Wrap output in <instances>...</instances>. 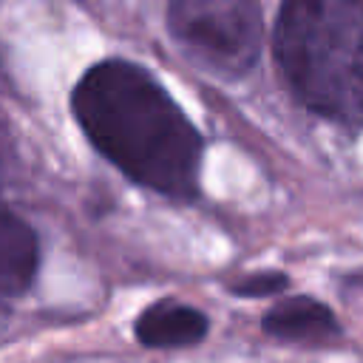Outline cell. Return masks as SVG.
Instances as JSON below:
<instances>
[{"mask_svg":"<svg viewBox=\"0 0 363 363\" xmlns=\"http://www.w3.org/2000/svg\"><path fill=\"white\" fill-rule=\"evenodd\" d=\"M40 269V238L34 227L14 210L0 204V295H26Z\"/></svg>","mask_w":363,"mask_h":363,"instance_id":"6","label":"cell"},{"mask_svg":"<svg viewBox=\"0 0 363 363\" xmlns=\"http://www.w3.org/2000/svg\"><path fill=\"white\" fill-rule=\"evenodd\" d=\"M272 54L306 111L363 125V0H281Z\"/></svg>","mask_w":363,"mask_h":363,"instance_id":"2","label":"cell"},{"mask_svg":"<svg viewBox=\"0 0 363 363\" xmlns=\"http://www.w3.org/2000/svg\"><path fill=\"white\" fill-rule=\"evenodd\" d=\"M261 329L269 337L295 346H326L340 337L337 315L312 295H289L275 301L264 312Z\"/></svg>","mask_w":363,"mask_h":363,"instance_id":"4","label":"cell"},{"mask_svg":"<svg viewBox=\"0 0 363 363\" xmlns=\"http://www.w3.org/2000/svg\"><path fill=\"white\" fill-rule=\"evenodd\" d=\"M284 289H289V275L281 269H255L230 284V295L235 298H269Z\"/></svg>","mask_w":363,"mask_h":363,"instance_id":"7","label":"cell"},{"mask_svg":"<svg viewBox=\"0 0 363 363\" xmlns=\"http://www.w3.org/2000/svg\"><path fill=\"white\" fill-rule=\"evenodd\" d=\"M207 332V315L179 298H159L147 303L133 320V335L147 349H187L201 343Z\"/></svg>","mask_w":363,"mask_h":363,"instance_id":"5","label":"cell"},{"mask_svg":"<svg viewBox=\"0 0 363 363\" xmlns=\"http://www.w3.org/2000/svg\"><path fill=\"white\" fill-rule=\"evenodd\" d=\"M167 31L196 65L238 79L261 57L264 14L258 0H170Z\"/></svg>","mask_w":363,"mask_h":363,"instance_id":"3","label":"cell"},{"mask_svg":"<svg viewBox=\"0 0 363 363\" xmlns=\"http://www.w3.org/2000/svg\"><path fill=\"white\" fill-rule=\"evenodd\" d=\"M71 111L85 139L130 182L159 196H199L204 142L199 128L139 62H94L71 91Z\"/></svg>","mask_w":363,"mask_h":363,"instance_id":"1","label":"cell"}]
</instances>
